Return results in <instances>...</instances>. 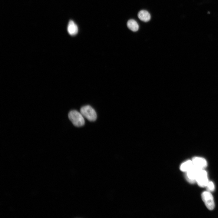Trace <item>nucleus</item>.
Segmentation results:
<instances>
[{"label": "nucleus", "instance_id": "1", "mask_svg": "<svg viewBox=\"0 0 218 218\" xmlns=\"http://www.w3.org/2000/svg\"><path fill=\"white\" fill-rule=\"evenodd\" d=\"M68 117L75 126L80 127L84 124L85 121L83 116L81 113L76 110L70 111L68 113Z\"/></svg>", "mask_w": 218, "mask_h": 218}, {"label": "nucleus", "instance_id": "2", "mask_svg": "<svg viewBox=\"0 0 218 218\" xmlns=\"http://www.w3.org/2000/svg\"><path fill=\"white\" fill-rule=\"evenodd\" d=\"M80 111L83 116L89 121H94L96 120V112L90 106L87 105L83 106L81 108Z\"/></svg>", "mask_w": 218, "mask_h": 218}, {"label": "nucleus", "instance_id": "3", "mask_svg": "<svg viewBox=\"0 0 218 218\" xmlns=\"http://www.w3.org/2000/svg\"><path fill=\"white\" fill-rule=\"evenodd\" d=\"M201 197L207 208L210 210H212L215 207V203L212 194L209 191H205L202 193Z\"/></svg>", "mask_w": 218, "mask_h": 218}, {"label": "nucleus", "instance_id": "4", "mask_svg": "<svg viewBox=\"0 0 218 218\" xmlns=\"http://www.w3.org/2000/svg\"><path fill=\"white\" fill-rule=\"evenodd\" d=\"M208 182L206 171L204 169L200 170L196 178V182L198 185L201 187H206Z\"/></svg>", "mask_w": 218, "mask_h": 218}, {"label": "nucleus", "instance_id": "5", "mask_svg": "<svg viewBox=\"0 0 218 218\" xmlns=\"http://www.w3.org/2000/svg\"><path fill=\"white\" fill-rule=\"evenodd\" d=\"M201 170L193 166L190 170L186 172L185 177L187 181L191 183H195L197 175Z\"/></svg>", "mask_w": 218, "mask_h": 218}, {"label": "nucleus", "instance_id": "6", "mask_svg": "<svg viewBox=\"0 0 218 218\" xmlns=\"http://www.w3.org/2000/svg\"><path fill=\"white\" fill-rule=\"evenodd\" d=\"M192 160L193 166L200 169H204L207 165L206 160L202 157H193Z\"/></svg>", "mask_w": 218, "mask_h": 218}, {"label": "nucleus", "instance_id": "7", "mask_svg": "<svg viewBox=\"0 0 218 218\" xmlns=\"http://www.w3.org/2000/svg\"><path fill=\"white\" fill-rule=\"evenodd\" d=\"M68 32L72 36L76 35L78 31V27L74 22L71 20L69 22L67 27Z\"/></svg>", "mask_w": 218, "mask_h": 218}, {"label": "nucleus", "instance_id": "8", "mask_svg": "<svg viewBox=\"0 0 218 218\" xmlns=\"http://www.w3.org/2000/svg\"><path fill=\"white\" fill-rule=\"evenodd\" d=\"M138 18L142 21L147 22L150 19V15L147 11L145 10H141L140 11L137 15Z\"/></svg>", "mask_w": 218, "mask_h": 218}, {"label": "nucleus", "instance_id": "9", "mask_svg": "<svg viewBox=\"0 0 218 218\" xmlns=\"http://www.w3.org/2000/svg\"><path fill=\"white\" fill-rule=\"evenodd\" d=\"M192 160H187L183 163L180 167V169L182 171L186 172L190 170L193 167Z\"/></svg>", "mask_w": 218, "mask_h": 218}, {"label": "nucleus", "instance_id": "10", "mask_svg": "<svg viewBox=\"0 0 218 218\" xmlns=\"http://www.w3.org/2000/svg\"><path fill=\"white\" fill-rule=\"evenodd\" d=\"M127 27L133 31H136L139 29V25L137 22L134 19L129 20L127 23Z\"/></svg>", "mask_w": 218, "mask_h": 218}, {"label": "nucleus", "instance_id": "11", "mask_svg": "<svg viewBox=\"0 0 218 218\" xmlns=\"http://www.w3.org/2000/svg\"><path fill=\"white\" fill-rule=\"evenodd\" d=\"M206 187L209 191H213L215 189V186L213 183L211 181H209Z\"/></svg>", "mask_w": 218, "mask_h": 218}]
</instances>
